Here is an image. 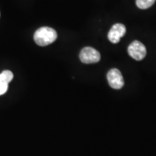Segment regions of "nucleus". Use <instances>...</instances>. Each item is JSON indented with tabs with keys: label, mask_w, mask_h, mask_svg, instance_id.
Returning <instances> with one entry per match:
<instances>
[{
	"label": "nucleus",
	"mask_w": 156,
	"mask_h": 156,
	"mask_svg": "<svg viewBox=\"0 0 156 156\" xmlns=\"http://www.w3.org/2000/svg\"><path fill=\"white\" fill-rule=\"evenodd\" d=\"M156 0H136V5L141 9H146L153 5Z\"/></svg>",
	"instance_id": "nucleus-7"
},
{
	"label": "nucleus",
	"mask_w": 156,
	"mask_h": 156,
	"mask_svg": "<svg viewBox=\"0 0 156 156\" xmlns=\"http://www.w3.org/2000/svg\"><path fill=\"white\" fill-rule=\"evenodd\" d=\"M34 38L37 45L46 46L55 41L57 38V33L49 27H42L36 31Z\"/></svg>",
	"instance_id": "nucleus-1"
},
{
	"label": "nucleus",
	"mask_w": 156,
	"mask_h": 156,
	"mask_svg": "<svg viewBox=\"0 0 156 156\" xmlns=\"http://www.w3.org/2000/svg\"><path fill=\"white\" fill-rule=\"evenodd\" d=\"M128 53L129 56L136 61H141L145 57L146 51L145 46L139 41H134L129 46Z\"/></svg>",
	"instance_id": "nucleus-3"
},
{
	"label": "nucleus",
	"mask_w": 156,
	"mask_h": 156,
	"mask_svg": "<svg viewBox=\"0 0 156 156\" xmlns=\"http://www.w3.org/2000/svg\"><path fill=\"white\" fill-rule=\"evenodd\" d=\"M80 58L81 62L85 64L97 63L100 61L101 54L92 47H85L81 50Z\"/></svg>",
	"instance_id": "nucleus-2"
},
{
	"label": "nucleus",
	"mask_w": 156,
	"mask_h": 156,
	"mask_svg": "<svg viewBox=\"0 0 156 156\" xmlns=\"http://www.w3.org/2000/svg\"><path fill=\"white\" fill-rule=\"evenodd\" d=\"M126 29L125 25L122 23H116L114 25L108 34V38L112 44H117L120 41L121 38L126 34Z\"/></svg>",
	"instance_id": "nucleus-5"
},
{
	"label": "nucleus",
	"mask_w": 156,
	"mask_h": 156,
	"mask_svg": "<svg viewBox=\"0 0 156 156\" xmlns=\"http://www.w3.org/2000/svg\"><path fill=\"white\" fill-rule=\"evenodd\" d=\"M107 80L108 84L112 88L119 90L123 87L124 81L121 72L118 69H112L107 74Z\"/></svg>",
	"instance_id": "nucleus-4"
},
{
	"label": "nucleus",
	"mask_w": 156,
	"mask_h": 156,
	"mask_svg": "<svg viewBox=\"0 0 156 156\" xmlns=\"http://www.w3.org/2000/svg\"><path fill=\"white\" fill-rule=\"evenodd\" d=\"M13 73L9 70H5L0 73V95L5 94L8 90L9 83L12 80Z\"/></svg>",
	"instance_id": "nucleus-6"
}]
</instances>
